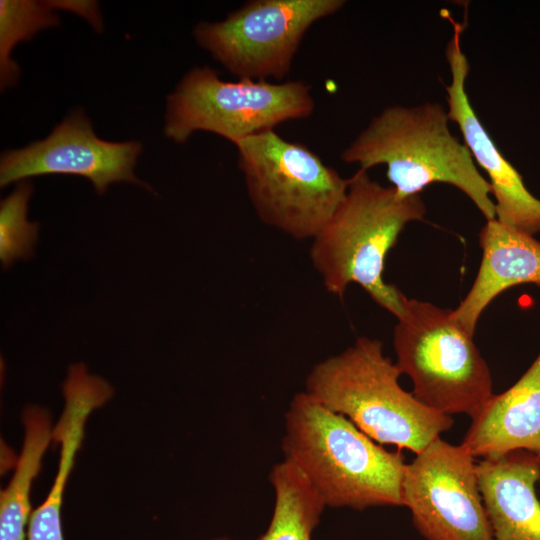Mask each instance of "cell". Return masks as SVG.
<instances>
[{
    "label": "cell",
    "instance_id": "obj_1",
    "mask_svg": "<svg viewBox=\"0 0 540 540\" xmlns=\"http://www.w3.org/2000/svg\"><path fill=\"white\" fill-rule=\"evenodd\" d=\"M284 459L306 476L328 507L402 506L403 455L372 440L305 391L285 412Z\"/></svg>",
    "mask_w": 540,
    "mask_h": 540
},
{
    "label": "cell",
    "instance_id": "obj_2",
    "mask_svg": "<svg viewBox=\"0 0 540 540\" xmlns=\"http://www.w3.org/2000/svg\"><path fill=\"white\" fill-rule=\"evenodd\" d=\"M425 215L420 194L402 196L358 169L348 178L344 199L311 240L310 261L326 291L342 297L357 283L398 319L407 297L384 280L386 256L405 226Z\"/></svg>",
    "mask_w": 540,
    "mask_h": 540
},
{
    "label": "cell",
    "instance_id": "obj_3",
    "mask_svg": "<svg viewBox=\"0 0 540 540\" xmlns=\"http://www.w3.org/2000/svg\"><path fill=\"white\" fill-rule=\"evenodd\" d=\"M449 121L438 102L386 107L340 158L366 171L385 165L391 186L402 196L418 195L433 183L449 184L463 192L486 221L496 219L490 184L465 143L451 133Z\"/></svg>",
    "mask_w": 540,
    "mask_h": 540
},
{
    "label": "cell",
    "instance_id": "obj_4",
    "mask_svg": "<svg viewBox=\"0 0 540 540\" xmlns=\"http://www.w3.org/2000/svg\"><path fill=\"white\" fill-rule=\"evenodd\" d=\"M383 347L379 339L357 338L342 352L314 365L304 391L378 444L418 454L454 421L401 387L402 372Z\"/></svg>",
    "mask_w": 540,
    "mask_h": 540
},
{
    "label": "cell",
    "instance_id": "obj_5",
    "mask_svg": "<svg viewBox=\"0 0 540 540\" xmlns=\"http://www.w3.org/2000/svg\"><path fill=\"white\" fill-rule=\"evenodd\" d=\"M250 203L265 225L296 240H312L344 199L348 179L305 145L275 130L236 145Z\"/></svg>",
    "mask_w": 540,
    "mask_h": 540
},
{
    "label": "cell",
    "instance_id": "obj_6",
    "mask_svg": "<svg viewBox=\"0 0 540 540\" xmlns=\"http://www.w3.org/2000/svg\"><path fill=\"white\" fill-rule=\"evenodd\" d=\"M396 364L413 396L437 412L473 418L492 397L489 367L452 310L406 298L393 330Z\"/></svg>",
    "mask_w": 540,
    "mask_h": 540
},
{
    "label": "cell",
    "instance_id": "obj_7",
    "mask_svg": "<svg viewBox=\"0 0 540 540\" xmlns=\"http://www.w3.org/2000/svg\"><path fill=\"white\" fill-rule=\"evenodd\" d=\"M314 108L311 86L304 81H224L211 68L196 67L168 96L164 134L184 143L205 131L236 145L284 122L308 118Z\"/></svg>",
    "mask_w": 540,
    "mask_h": 540
},
{
    "label": "cell",
    "instance_id": "obj_8",
    "mask_svg": "<svg viewBox=\"0 0 540 540\" xmlns=\"http://www.w3.org/2000/svg\"><path fill=\"white\" fill-rule=\"evenodd\" d=\"M343 0H251L217 22H201L196 42L239 79L283 80L308 29Z\"/></svg>",
    "mask_w": 540,
    "mask_h": 540
},
{
    "label": "cell",
    "instance_id": "obj_9",
    "mask_svg": "<svg viewBox=\"0 0 540 540\" xmlns=\"http://www.w3.org/2000/svg\"><path fill=\"white\" fill-rule=\"evenodd\" d=\"M406 464L402 500L426 540H492L477 463L462 445L437 437Z\"/></svg>",
    "mask_w": 540,
    "mask_h": 540
},
{
    "label": "cell",
    "instance_id": "obj_10",
    "mask_svg": "<svg viewBox=\"0 0 540 540\" xmlns=\"http://www.w3.org/2000/svg\"><path fill=\"white\" fill-rule=\"evenodd\" d=\"M137 141L110 142L98 138L81 110L74 111L44 140L8 150L0 161V185L48 174L87 178L103 194L114 182L140 184L134 166L141 152Z\"/></svg>",
    "mask_w": 540,
    "mask_h": 540
},
{
    "label": "cell",
    "instance_id": "obj_11",
    "mask_svg": "<svg viewBox=\"0 0 540 540\" xmlns=\"http://www.w3.org/2000/svg\"><path fill=\"white\" fill-rule=\"evenodd\" d=\"M452 23L453 35L445 51L451 74V81L445 86L448 118L457 124L476 165L488 176L496 219L534 235L540 231V200L529 192L520 173L499 151L471 105L466 92L470 67L461 47L464 27Z\"/></svg>",
    "mask_w": 540,
    "mask_h": 540
},
{
    "label": "cell",
    "instance_id": "obj_12",
    "mask_svg": "<svg viewBox=\"0 0 540 540\" xmlns=\"http://www.w3.org/2000/svg\"><path fill=\"white\" fill-rule=\"evenodd\" d=\"M492 540H540V456L516 450L477 462Z\"/></svg>",
    "mask_w": 540,
    "mask_h": 540
},
{
    "label": "cell",
    "instance_id": "obj_13",
    "mask_svg": "<svg viewBox=\"0 0 540 540\" xmlns=\"http://www.w3.org/2000/svg\"><path fill=\"white\" fill-rule=\"evenodd\" d=\"M62 391L64 409L52 430V441L60 445L58 469L48 496L31 514L26 540H64L61 520L63 495L84 438L87 418L113 395L111 385L89 374L84 364L69 367Z\"/></svg>",
    "mask_w": 540,
    "mask_h": 540
},
{
    "label": "cell",
    "instance_id": "obj_14",
    "mask_svg": "<svg viewBox=\"0 0 540 540\" xmlns=\"http://www.w3.org/2000/svg\"><path fill=\"white\" fill-rule=\"evenodd\" d=\"M479 243L482 259L476 278L452 310L454 320L471 335L483 311L503 291L527 283L540 287V242L533 235L493 219L482 227Z\"/></svg>",
    "mask_w": 540,
    "mask_h": 540
},
{
    "label": "cell",
    "instance_id": "obj_15",
    "mask_svg": "<svg viewBox=\"0 0 540 540\" xmlns=\"http://www.w3.org/2000/svg\"><path fill=\"white\" fill-rule=\"evenodd\" d=\"M475 457H497L516 450L540 456V353L509 389L493 394L461 443Z\"/></svg>",
    "mask_w": 540,
    "mask_h": 540
},
{
    "label": "cell",
    "instance_id": "obj_16",
    "mask_svg": "<svg viewBox=\"0 0 540 540\" xmlns=\"http://www.w3.org/2000/svg\"><path fill=\"white\" fill-rule=\"evenodd\" d=\"M24 441L14 474L0 494V540H25L31 511L30 490L41 469L43 455L52 441L50 414L39 406L22 413Z\"/></svg>",
    "mask_w": 540,
    "mask_h": 540
},
{
    "label": "cell",
    "instance_id": "obj_17",
    "mask_svg": "<svg viewBox=\"0 0 540 540\" xmlns=\"http://www.w3.org/2000/svg\"><path fill=\"white\" fill-rule=\"evenodd\" d=\"M274 490L270 524L257 540H311L326 504L306 476L289 460L275 464L269 474Z\"/></svg>",
    "mask_w": 540,
    "mask_h": 540
},
{
    "label": "cell",
    "instance_id": "obj_18",
    "mask_svg": "<svg viewBox=\"0 0 540 540\" xmlns=\"http://www.w3.org/2000/svg\"><path fill=\"white\" fill-rule=\"evenodd\" d=\"M56 1H0V83L7 88L16 83L19 68L11 59L15 45L26 41L38 31L58 24Z\"/></svg>",
    "mask_w": 540,
    "mask_h": 540
},
{
    "label": "cell",
    "instance_id": "obj_19",
    "mask_svg": "<svg viewBox=\"0 0 540 540\" xmlns=\"http://www.w3.org/2000/svg\"><path fill=\"white\" fill-rule=\"evenodd\" d=\"M32 187L21 182L0 206V259L9 267L17 259H27L37 240L38 224L27 219Z\"/></svg>",
    "mask_w": 540,
    "mask_h": 540
},
{
    "label": "cell",
    "instance_id": "obj_20",
    "mask_svg": "<svg viewBox=\"0 0 540 540\" xmlns=\"http://www.w3.org/2000/svg\"><path fill=\"white\" fill-rule=\"evenodd\" d=\"M214 540H229L228 538H217V539H214Z\"/></svg>",
    "mask_w": 540,
    "mask_h": 540
}]
</instances>
